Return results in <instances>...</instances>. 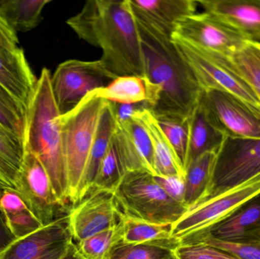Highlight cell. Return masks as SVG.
<instances>
[{
    "mask_svg": "<svg viewBox=\"0 0 260 259\" xmlns=\"http://www.w3.org/2000/svg\"><path fill=\"white\" fill-rule=\"evenodd\" d=\"M51 87V73L43 68L27 103L23 143L39 158L48 173L61 206L70 202L59 117Z\"/></svg>",
    "mask_w": 260,
    "mask_h": 259,
    "instance_id": "cell-3",
    "label": "cell"
},
{
    "mask_svg": "<svg viewBox=\"0 0 260 259\" xmlns=\"http://www.w3.org/2000/svg\"><path fill=\"white\" fill-rule=\"evenodd\" d=\"M98 91L107 101L117 104H146L150 109L154 107L159 97L158 88L143 76H120Z\"/></svg>",
    "mask_w": 260,
    "mask_h": 259,
    "instance_id": "cell-21",
    "label": "cell"
},
{
    "mask_svg": "<svg viewBox=\"0 0 260 259\" xmlns=\"http://www.w3.org/2000/svg\"><path fill=\"white\" fill-rule=\"evenodd\" d=\"M201 104L212 124L232 138L260 139V110L229 93L204 91Z\"/></svg>",
    "mask_w": 260,
    "mask_h": 259,
    "instance_id": "cell-10",
    "label": "cell"
},
{
    "mask_svg": "<svg viewBox=\"0 0 260 259\" xmlns=\"http://www.w3.org/2000/svg\"><path fill=\"white\" fill-rule=\"evenodd\" d=\"M224 135L212 124L201 103L190 117L188 166L199 157L209 152L216 153L224 141Z\"/></svg>",
    "mask_w": 260,
    "mask_h": 259,
    "instance_id": "cell-24",
    "label": "cell"
},
{
    "mask_svg": "<svg viewBox=\"0 0 260 259\" xmlns=\"http://www.w3.org/2000/svg\"><path fill=\"white\" fill-rule=\"evenodd\" d=\"M132 117L142 123L149 136L154 155L155 176L184 177V172L179 165L174 151L160 129L154 113L146 105H142L135 111Z\"/></svg>",
    "mask_w": 260,
    "mask_h": 259,
    "instance_id": "cell-20",
    "label": "cell"
},
{
    "mask_svg": "<svg viewBox=\"0 0 260 259\" xmlns=\"http://www.w3.org/2000/svg\"><path fill=\"white\" fill-rule=\"evenodd\" d=\"M216 153L209 152L191 163L184 176L183 204L189 210L207 199L212 182Z\"/></svg>",
    "mask_w": 260,
    "mask_h": 259,
    "instance_id": "cell-25",
    "label": "cell"
},
{
    "mask_svg": "<svg viewBox=\"0 0 260 259\" xmlns=\"http://www.w3.org/2000/svg\"><path fill=\"white\" fill-rule=\"evenodd\" d=\"M18 44L17 33L0 15V44L8 48L15 49L18 47Z\"/></svg>",
    "mask_w": 260,
    "mask_h": 259,
    "instance_id": "cell-38",
    "label": "cell"
},
{
    "mask_svg": "<svg viewBox=\"0 0 260 259\" xmlns=\"http://www.w3.org/2000/svg\"><path fill=\"white\" fill-rule=\"evenodd\" d=\"M197 3L241 33L249 41L260 43V0H200Z\"/></svg>",
    "mask_w": 260,
    "mask_h": 259,
    "instance_id": "cell-17",
    "label": "cell"
},
{
    "mask_svg": "<svg viewBox=\"0 0 260 259\" xmlns=\"http://www.w3.org/2000/svg\"><path fill=\"white\" fill-rule=\"evenodd\" d=\"M189 243H202L227 252L238 259H260V242L235 243L203 238Z\"/></svg>",
    "mask_w": 260,
    "mask_h": 259,
    "instance_id": "cell-35",
    "label": "cell"
},
{
    "mask_svg": "<svg viewBox=\"0 0 260 259\" xmlns=\"http://www.w3.org/2000/svg\"><path fill=\"white\" fill-rule=\"evenodd\" d=\"M25 109L0 85V124L22 138Z\"/></svg>",
    "mask_w": 260,
    "mask_h": 259,
    "instance_id": "cell-34",
    "label": "cell"
},
{
    "mask_svg": "<svg viewBox=\"0 0 260 259\" xmlns=\"http://www.w3.org/2000/svg\"><path fill=\"white\" fill-rule=\"evenodd\" d=\"M121 220L120 225L94 234L82 241L75 243L85 259H106L111 249L122 241Z\"/></svg>",
    "mask_w": 260,
    "mask_h": 259,
    "instance_id": "cell-32",
    "label": "cell"
},
{
    "mask_svg": "<svg viewBox=\"0 0 260 259\" xmlns=\"http://www.w3.org/2000/svg\"><path fill=\"white\" fill-rule=\"evenodd\" d=\"M174 254L177 259H238L202 243H178L174 247Z\"/></svg>",
    "mask_w": 260,
    "mask_h": 259,
    "instance_id": "cell-36",
    "label": "cell"
},
{
    "mask_svg": "<svg viewBox=\"0 0 260 259\" xmlns=\"http://www.w3.org/2000/svg\"><path fill=\"white\" fill-rule=\"evenodd\" d=\"M126 173L113 137L111 147L99 169L94 189L114 192Z\"/></svg>",
    "mask_w": 260,
    "mask_h": 259,
    "instance_id": "cell-33",
    "label": "cell"
},
{
    "mask_svg": "<svg viewBox=\"0 0 260 259\" xmlns=\"http://www.w3.org/2000/svg\"><path fill=\"white\" fill-rule=\"evenodd\" d=\"M0 214L15 239L31 234L44 226L14 189L0 191Z\"/></svg>",
    "mask_w": 260,
    "mask_h": 259,
    "instance_id": "cell-23",
    "label": "cell"
},
{
    "mask_svg": "<svg viewBox=\"0 0 260 259\" xmlns=\"http://www.w3.org/2000/svg\"><path fill=\"white\" fill-rule=\"evenodd\" d=\"M114 141L126 173L144 170L155 176L152 146L139 120L116 118Z\"/></svg>",
    "mask_w": 260,
    "mask_h": 259,
    "instance_id": "cell-15",
    "label": "cell"
},
{
    "mask_svg": "<svg viewBox=\"0 0 260 259\" xmlns=\"http://www.w3.org/2000/svg\"><path fill=\"white\" fill-rule=\"evenodd\" d=\"M116 203L126 217L157 225H173L188 208L170 198L144 170L127 172L114 191Z\"/></svg>",
    "mask_w": 260,
    "mask_h": 259,
    "instance_id": "cell-5",
    "label": "cell"
},
{
    "mask_svg": "<svg viewBox=\"0 0 260 259\" xmlns=\"http://www.w3.org/2000/svg\"><path fill=\"white\" fill-rule=\"evenodd\" d=\"M203 238L235 243L260 242V195L246 202L203 235L181 243H192Z\"/></svg>",
    "mask_w": 260,
    "mask_h": 259,
    "instance_id": "cell-16",
    "label": "cell"
},
{
    "mask_svg": "<svg viewBox=\"0 0 260 259\" xmlns=\"http://www.w3.org/2000/svg\"><path fill=\"white\" fill-rule=\"evenodd\" d=\"M115 125V104L108 101L102 111L95 138L88 158V165L81 190L80 202L91 190H94L99 169L112 143Z\"/></svg>",
    "mask_w": 260,
    "mask_h": 259,
    "instance_id": "cell-22",
    "label": "cell"
},
{
    "mask_svg": "<svg viewBox=\"0 0 260 259\" xmlns=\"http://www.w3.org/2000/svg\"><path fill=\"white\" fill-rule=\"evenodd\" d=\"M173 34L226 56L236 53L249 41L235 29L205 12L180 20Z\"/></svg>",
    "mask_w": 260,
    "mask_h": 259,
    "instance_id": "cell-13",
    "label": "cell"
},
{
    "mask_svg": "<svg viewBox=\"0 0 260 259\" xmlns=\"http://www.w3.org/2000/svg\"><path fill=\"white\" fill-rule=\"evenodd\" d=\"M37 81L22 49L8 48L0 44V85L25 111Z\"/></svg>",
    "mask_w": 260,
    "mask_h": 259,
    "instance_id": "cell-19",
    "label": "cell"
},
{
    "mask_svg": "<svg viewBox=\"0 0 260 259\" xmlns=\"http://www.w3.org/2000/svg\"><path fill=\"white\" fill-rule=\"evenodd\" d=\"M121 225L123 229L122 243L126 244L174 241L171 237L172 225L171 224L149 223L126 217L121 213Z\"/></svg>",
    "mask_w": 260,
    "mask_h": 259,
    "instance_id": "cell-28",
    "label": "cell"
},
{
    "mask_svg": "<svg viewBox=\"0 0 260 259\" xmlns=\"http://www.w3.org/2000/svg\"><path fill=\"white\" fill-rule=\"evenodd\" d=\"M228 58L260 100V43L247 41Z\"/></svg>",
    "mask_w": 260,
    "mask_h": 259,
    "instance_id": "cell-30",
    "label": "cell"
},
{
    "mask_svg": "<svg viewBox=\"0 0 260 259\" xmlns=\"http://www.w3.org/2000/svg\"><path fill=\"white\" fill-rule=\"evenodd\" d=\"M259 173L260 139L225 137L216 154L206 199L235 188Z\"/></svg>",
    "mask_w": 260,
    "mask_h": 259,
    "instance_id": "cell-9",
    "label": "cell"
},
{
    "mask_svg": "<svg viewBox=\"0 0 260 259\" xmlns=\"http://www.w3.org/2000/svg\"><path fill=\"white\" fill-rule=\"evenodd\" d=\"M260 195V173L244 183L203 201L173 224L171 237L177 243L203 235Z\"/></svg>",
    "mask_w": 260,
    "mask_h": 259,
    "instance_id": "cell-7",
    "label": "cell"
},
{
    "mask_svg": "<svg viewBox=\"0 0 260 259\" xmlns=\"http://www.w3.org/2000/svg\"><path fill=\"white\" fill-rule=\"evenodd\" d=\"M154 180L163 191L171 199L179 203L183 204L184 195V177L182 176H154Z\"/></svg>",
    "mask_w": 260,
    "mask_h": 259,
    "instance_id": "cell-37",
    "label": "cell"
},
{
    "mask_svg": "<svg viewBox=\"0 0 260 259\" xmlns=\"http://www.w3.org/2000/svg\"><path fill=\"white\" fill-rule=\"evenodd\" d=\"M50 2V0H1L0 15L15 33L28 31L41 22L43 10Z\"/></svg>",
    "mask_w": 260,
    "mask_h": 259,
    "instance_id": "cell-26",
    "label": "cell"
},
{
    "mask_svg": "<svg viewBox=\"0 0 260 259\" xmlns=\"http://www.w3.org/2000/svg\"><path fill=\"white\" fill-rule=\"evenodd\" d=\"M60 259H85L82 256L78 250L77 246L76 243L73 241L72 244L70 245V248L67 251L65 254L62 255V258Z\"/></svg>",
    "mask_w": 260,
    "mask_h": 259,
    "instance_id": "cell-40",
    "label": "cell"
},
{
    "mask_svg": "<svg viewBox=\"0 0 260 259\" xmlns=\"http://www.w3.org/2000/svg\"><path fill=\"white\" fill-rule=\"evenodd\" d=\"M24 155L23 139L0 124V191L14 189Z\"/></svg>",
    "mask_w": 260,
    "mask_h": 259,
    "instance_id": "cell-27",
    "label": "cell"
},
{
    "mask_svg": "<svg viewBox=\"0 0 260 259\" xmlns=\"http://www.w3.org/2000/svg\"><path fill=\"white\" fill-rule=\"evenodd\" d=\"M175 241L126 244L119 242L108 253L106 259H177L174 249Z\"/></svg>",
    "mask_w": 260,
    "mask_h": 259,
    "instance_id": "cell-31",
    "label": "cell"
},
{
    "mask_svg": "<svg viewBox=\"0 0 260 259\" xmlns=\"http://www.w3.org/2000/svg\"><path fill=\"white\" fill-rule=\"evenodd\" d=\"M135 18L172 38L176 24L197 13L193 0H128Z\"/></svg>",
    "mask_w": 260,
    "mask_h": 259,
    "instance_id": "cell-18",
    "label": "cell"
},
{
    "mask_svg": "<svg viewBox=\"0 0 260 259\" xmlns=\"http://www.w3.org/2000/svg\"><path fill=\"white\" fill-rule=\"evenodd\" d=\"M14 240H15V238L6 228V225L3 221V217L0 214V252Z\"/></svg>",
    "mask_w": 260,
    "mask_h": 259,
    "instance_id": "cell-39",
    "label": "cell"
},
{
    "mask_svg": "<svg viewBox=\"0 0 260 259\" xmlns=\"http://www.w3.org/2000/svg\"><path fill=\"white\" fill-rule=\"evenodd\" d=\"M136 21L143 52L145 77L159 90L158 100L151 110L155 115L190 118L204 91L172 38L137 18Z\"/></svg>",
    "mask_w": 260,
    "mask_h": 259,
    "instance_id": "cell-2",
    "label": "cell"
},
{
    "mask_svg": "<svg viewBox=\"0 0 260 259\" xmlns=\"http://www.w3.org/2000/svg\"><path fill=\"white\" fill-rule=\"evenodd\" d=\"M15 190L44 226L54 221L62 207L47 170L39 158L24 144V155L15 180Z\"/></svg>",
    "mask_w": 260,
    "mask_h": 259,
    "instance_id": "cell-11",
    "label": "cell"
},
{
    "mask_svg": "<svg viewBox=\"0 0 260 259\" xmlns=\"http://www.w3.org/2000/svg\"><path fill=\"white\" fill-rule=\"evenodd\" d=\"M80 39L102 50L101 60L117 77H145L143 52L128 0H91L67 21Z\"/></svg>",
    "mask_w": 260,
    "mask_h": 259,
    "instance_id": "cell-1",
    "label": "cell"
},
{
    "mask_svg": "<svg viewBox=\"0 0 260 259\" xmlns=\"http://www.w3.org/2000/svg\"><path fill=\"white\" fill-rule=\"evenodd\" d=\"M69 228L75 243L120 225L121 212L114 192L94 189L69 211Z\"/></svg>",
    "mask_w": 260,
    "mask_h": 259,
    "instance_id": "cell-12",
    "label": "cell"
},
{
    "mask_svg": "<svg viewBox=\"0 0 260 259\" xmlns=\"http://www.w3.org/2000/svg\"><path fill=\"white\" fill-rule=\"evenodd\" d=\"M73 242L67 214L15 239L0 252V259H60Z\"/></svg>",
    "mask_w": 260,
    "mask_h": 259,
    "instance_id": "cell-14",
    "label": "cell"
},
{
    "mask_svg": "<svg viewBox=\"0 0 260 259\" xmlns=\"http://www.w3.org/2000/svg\"><path fill=\"white\" fill-rule=\"evenodd\" d=\"M172 41L203 91L229 93L260 110L259 98L232 66L228 56L205 50L176 34L172 35Z\"/></svg>",
    "mask_w": 260,
    "mask_h": 259,
    "instance_id": "cell-6",
    "label": "cell"
},
{
    "mask_svg": "<svg viewBox=\"0 0 260 259\" xmlns=\"http://www.w3.org/2000/svg\"><path fill=\"white\" fill-rule=\"evenodd\" d=\"M107 102L95 90L88 93L75 107L59 117L68 179L69 199L73 206L80 202L88 158Z\"/></svg>",
    "mask_w": 260,
    "mask_h": 259,
    "instance_id": "cell-4",
    "label": "cell"
},
{
    "mask_svg": "<svg viewBox=\"0 0 260 259\" xmlns=\"http://www.w3.org/2000/svg\"><path fill=\"white\" fill-rule=\"evenodd\" d=\"M117 78L101 59L64 61L51 75L52 90L61 114L75 107L88 93L105 88Z\"/></svg>",
    "mask_w": 260,
    "mask_h": 259,
    "instance_id": "cell-8",
    "label": "cell"
},
{
    "mask_svg": "<svg viewBox=\"0 0 260 259\" xmlns=\"http://www.w3.org/2000/svg\"><path fill=\"white\" fill-rule=\"evenodd\" d=\"M155 117L174 151L179 165L184 173H186L189 152L190 118L186 119L171 115H155Z\"/></svg>",
    "mask_w": 260,
    "mask_h": 259,
    "instance_id": "cell-29",
    "label": "cell"
}]
</instances>
